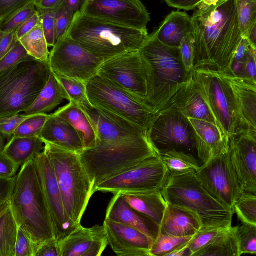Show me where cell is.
Wrapping results in <instances>:
<instances>
[{"instance_id":"6da1fadb","label":"cell","mask_w":256,"mask_h":256,"mask_svg":"<svg viewBox=\"0 0 256 256\" xmlns=\"http://www.w3.org/2000/svg\"><path fill=\"white\" fill-rule=\"evenodd\" d=\"M191 18L194 68L231 73L242 36L235 0H202Z\"/></svg>"},{"instance_id":"7a4b0ae2","label":"cell","mask_w":256,"mask_h":256,"mask_svg":"<svg viewBox=\"0 0 256 256\" xmlns=\"http://www.w3.org/2000/svg\"><path fill=\"white\" fill-rule=\"evenodd\" d=\"M148 86L146 102L158 112L174 94L189 80L180 49L160 42L154 32L139 50Z\"/></svg>"},{"instance_id":"3957f363","label":"cell","mask_w":256,"mask_h":256,"mask_svg":"<svg viewBox=\"0 0 256 256\" xmlns=\"http://www.w3.org/2000/svg\"><path fill=\"white\" fill-rule=\"evenodd\" d=\"M9 200L18 226L26 228L38 246L55 238L40 176L33 158L22 166Z\"/></svg>"},{"instance_id":"277c9868","label":"cell","mask_w":256,"mask_h":256,"mask_svg":"<svg viewBox=\"0 0 256 256\" xmlns=\"http://www.w3.org/2000/svg\"><path fill=\"white\" fill-rule=\"evenodd\" d=\"M159 153L152 144L148 132L122 139L96 142L93 148L80 154L94 189L104 180Z\"/></svg>"},{"instance_id":"5b68a950","label":"cell","mask_w":256,"mask_h":256,"mask_svg":"<svg viewBox=\"0 0 256 256\" xmlns=\"http://www.w3.org/2000/svg\"><path fill=\"white\" fill-rule=\"evenodd\" d=\"M94 56L105 60L142 47L148 31L116 24L74 12L66 33Z\"/></svg>"},{"instance_id":"8992f818","label":"cell","mask_w":256,"mask_h":256,"mask_svg":"<svg viewBox=\"0 0 256 256\" xmlns=\"http://www.w3.org/2000/svg\"><path fill=\"white\" fill-rule=\"evenodd\" d=\"M51 70L48 62L29 56L0 72V118L23 112L46 84Z\"/></svg>"},{"instance_id":"52a82bcc","label":"cell","mask_w":256,"mask_h":256,"mask_svg":"<svg viewBox=\"0 0 256 256\" xmlns=\"http://www.w3.org/2000/svg\"><path fill=\"white\" fill-rule=\"evenodd\" d=\"M44 152L54 169L66 213L74 226L80 224L93 193L79 154L44 142Z\"/></svg>"},{"instance_id":"ba28073f","label":"cell","mask_w":256,"mask_h":256,"mask_svg":"<svg viewBox=\"0 0 256 256\" xmlns=\"http://www.w3.org/2000/svg\"><path fill=\"white\" fill-rule=\"evenodd\" d=\"M161 192L167 204L196 214L202 222V228L232 225L234 212L208 193L195 172L170 174Z\"/></svg>"},{"instance_id":"9c48e42d","label":"cell","mask_w":256,"mask_h":256,"mask_svg":"<svg viewBox=\"0 0 256 256\" xmlns=\"http://www.w3.org/2000/svg\"><path fill=\"white\" fill-rule=\"evenodd\" d=\"M192 75L218 126L228 138L250 130L226 72L198 68L194 69Z\"/></svg>"},{"instance_id":"30bf717a","label":"cell","mask_w":256,"mask_h":256,"mask_svg":"<svg viewBox=\"0 0 256 256\" xmlns=\"http://www.w3.org/2000/svg\"><path fill=\"white\" fill-rule=\"evenodd\" d=\"M86 88L92 106L109 111L148 131L158 114L145 100L98 74L86 82Z\"/></svg>"},{"instance_id":"8fae6325","label":"cell","mask_w":256,"mask_h":256,"mask_svg":"<svg viewBox=\"0 0 256 256\" xmlns=\"http://www.w3.org/2000/svg\"><path fill=\"white\" fill-rule=\"evenodd\" d=\"M170 176L160 156L152 157L101 182L94 193L161 190Z\"/></svg>"},{"instance_id":"7c38bea8","label":"cell","mask_w":256,"mask_h":256,"mask_svg":"<svg viewBox=\"0 0 256 256\" xmlns=\"http://www.w3.org/2000/svg\"><path fill=\"white\" fill-rule=\"evenodd\" d=\"M148 133L160 154L176 150L196 155L192 126L188 118L176 110H160Z\"/></svg>"},{"instance_id":"4fadbf2b","label":"cell","mask_w":256,"mask_h":256,"mask_svg":"<svg viewBox=\"0 0 256 256\" xmlns=\"http://www.w3.org/2000/svg\"><path fill=\"white\" fill-rule=\"evenodd\" d=\"M104 61L66 34L52 46L48 64L55 74L86 82L97 74Z\"/></svg>"},{"instance_id":"5bb4252c","label":"cell","mask_w":256,"mask_h":256,"mask_svg":"<svg viewBox=\"0 0 256 256\" xmlns=\"http://www.w3.org/2000/svg\"><path fill=\"white\" fill-rule=\"evenodd\" d=\"M195 174L212 197L234 212V206L244 191L232 163L229 152L203 163Z\"/></svg>"},{"instance_id":"9a60e30c","label":"cell","mask_w":256,"mask_h":256,"mask_svg":"<svg viewBox=\"0 0 256 256\" xmlns=\"http://www.w3.org/2000/svg\"><path fill=\"white\" fill-rule=\"evenodd\" d=\"M97 74L146 102L147 81L139 50L126 52L104 60Z\"/></svg>"},{"instance_id":"2e32d148","label":"cell","mask_w":256,"mask_h":256,"mask_svg":"<svg viewBox=\"0 0 256 256\" xmlns=\"http://www.w3.org/2000/svg\"><path fill=\"white\" fill-rule=\"evenodd\" d=\"M80 12L116 24L148 31L150 20L140 0H85Z\"/></svg>"},{"instance_id":"e0dca14e","label":"cell","mask_w":256,"mask_h":256,"mask_svg":"<svg viewBox=\"0 0 256 256\" xmlns=\"http://www.w3.org/2000/svg\"><path fill=\"white\" fill-rule=\"evenodd\" d=\"M33 159L38 170L48 206L55 239L60 241L76 227L68 216L56 178L44 150Z\"/></svg>"},{"instance_id":"ac0fdd59","label":"cell","mask_w":256,"mask_h":256,"mask_svg":"<svg viewBox=\"0 0 256 256\" xmlns=\"http://www.w3.org/2000/svg\"><path fill=\"white\" fill-rule=\"evenodd\" d=\"M229 154L244 191L256 194V132L230 138Z\"/></svg>"},{"instance_id":"d6986e66","label":"cell","mask_w":256,"mask_h":256,"mask_svg":"<svg viewBox=\"0 0 256 256\" xmlns=\"http://www.w3.org/2000/svg\"><path fill=\"white\" fill-rule=\"evenodd\" d=\"M88 116L96 136L97 142L122 139L148 130L116 114L90 105L80 106Z\"/></svg>"},{"instance_id":"ffe728a7","label":"cell","mask_w":256,"mask_h":256,"mask_svg":"<svg viewBox=\"0 0 256 256\" xmlns=\"http://www.w3.org/2000/svg\"><path fill=\"white\" fill-rule=\"evenodd\" d=\"M60 256H100L108 244L104 226H77L58 242Z\"/></svg>"},{"instance_id":"44dd1931","label":"cell","mask_w":256,"mask_h":256,"mask_svg":"<svg viewBox=\"0 0 256 256\" xmlns=\"http://www.w3.org/2000/svg\"><path fill=\"white\" fill-rule=\"evenodd\" d=\"M108 244L118 256H150L152 240L138 230L127 225L104 220L103 224Z\"/></svg>"},{"instance_id":"7402d4cb","label":"cell","mask_w":256,"mask_h":256,"mask_svg":"<svg viewBox=\"0 0 256 256\" xmlns=\"http://www.w3.org/2000/svg\"><path fill=\"white\" fill-rule=\"evenodd\" d=\"M164 109H172L179 112L187 118L205 120L219 128L192 74L187 82L174 94L161 110Z\"/></svg>"},{"instance_id":"603a6c76","label":"cell","mask_w":256,"mask_h":256,"mask_svg":"<svg viewBox=\"0 0 256 256\" xmlns=\"http://www.w3.org/2000/svg\"><path fill=\"white\" fill-rule=\"evenodd\" d=\"M194 130L196 155L203 163L229 152L230 139L213 124L188 118Z\"/></svg>"},{"instance_id":"cb8c5ba5","label":"cell","mask_w":256,"mask_h":256,"mask_svg":"<svg viewBox=\"0 0 256 256\" xmlns=\"http://www.w3.org/2000/svg\"><path fill=\"white\" fill-rule=\"evenodd\" d=\"M105 218L138 230L146 235L152 243L160 232L159 226L154 220L130 206L119 192L114 194L108 207Z\"/></svg>"},{"instance_id":"d4e9b609","label":"cell","mask_w":256,"mask_h":256,"mask_svg":"<svg viewBox=\"0 0 256 256\" xmlns=\"http://www.w3.org/2000/svg\"><path fill=\"white\" fill-rule=\"evenodd\" d=\"M39 136L43 142L78 154L84 150L82 140L76 130L64 119L53 114H50Z\"/></svg>"},{"instance_id":"484cf974","label":"cell","mask_w":256,"mask_h":256,"mask_svg":"<svg viewBox=\"0 0 256 256\" xmlns=\"http://www.w3.org/2000/svg\"><path fill=\"white\" fill-rule=\"evenodd\" d=\"M202 228V222L196 214L167 204L159 232L175 236H190L197 234Z\"/></svg>"},{"instance_id":"4316f807","label":"cell","mask_w":256,"mask_h":256,"mask_svg":"<svg viewBox=\"0 0 256 256\" xmlns=\"http://www.w3.org/2000/svg\"><path fill=\"white\" fill-rule=\"evenodd\" d=\"M226 74L244 120L250 130L256 132V82Z\"/></svg>"},{"instance_id":"83f0119b","label":"cell","mask_w":256,"mask_h":256,"mask_svg":"<svg viewBox=\"0 0 256 256\" xmlns=\"http://www.w3.org/2000/svg\"><path fill=\"white\" fill-rule=\"evenodd\" d=\"M119 193L130 206L150 218L160 228L167 206L161 190Z\"/></svg>"},{"instance_id":"f1b7e54d","label":"cell","mask_w":256,"mask_h":256,"mask_svg":"<svg viewBox=\"0 0 256 256\" xmlns=\"http://www.w3.org/2000/svg\"><path fill=\"white\" fill-rule=\"evenodd\" d=\"M192 31L191 18L186 12L178 10L167 16L154 32L162 44L180 48L182 40Z\"/></svg>"},{"instance_id":"f546056e","label":"cell","mask_w":256,"mask_h":256,"mask_svg":"<svg viewBox=\"0 0 256 256\" xmlns=\"http://www.w3.org/2000/svg\"><path fill=\"white\" fill-rule=\"evenodd\" d=\"M53 114L64 119L76 130L82 140L84 150L94 146L96 133L88 116L78 106L69 102Z\"/></svg>"},{"instance_id":"4dcf8cb0","label":"cell","mask_w":256,"mask_h":256,"mask_svg":"<svg viewBox=\"0 0 256 256\" xmlns=\"http://www.w3.org/2000/svg\"><path fill=\"white\" fill-rule=\"evenodd\" d=\"M64 100L70 101V98L51 72L46 84L36 100L23 112L26 115L47 114L62 103Z\"/></svg>"},{"instance_id":"1f68e13d","label":"cell","mask_w":256,"mask_h":256,"mask_svg":"<svg viewBox=\"0 0 256 256\" xmlns=\"http://www.w3.org/2000/svg\"><path fill=\"white\" fill-rule=\"evenodd\" d=\"M44 144L40 136H12L6 144L3 152L18 166H22L42 152Z\"/></svg>"},{"instance_id":"d6a6232c","label":"cell","mask_w":256,"mask_h":256,"mask_svg":"<svg viewBox=\"0 0 256 256\" xmlns=\"http://www.w3.org/2000/svg\"><path fill=\"white\" fill-rule=\"evenodd\" d=\"M18 230L8 200L0 207V256H15Z\"/></svg>"},{"instance_id":"836d02e7","label":"cell","mask_w":256,"mask_h":256,"mask_svg":"<svg viewBox=\"0 0 256 256\" xmlns=\"http://www.w3.org/2000/svg\"><path fill=\"white\" fill-rule=\"evenodd\" d=\"M196 256H240L235 226L220 233Z\"/></svg>"},{"instance_id":"e575fe53","label":"cell","mask_w":256,"mask_h":256,"mask_svg":"<svg viewBox=\"0 0 256 256\" xmlns=\"http://www.w3.org/2000/svg\"><path fill=\"white\" fill-rule=\"evenodd\" d=\"M160 156L170 175L196 172L200 168L196 156L190 154L172 150L160 154Z\"/></svg>"},{"instance_id":"d590c367","label":"cell","mask_w":256,"mask_h":256,"mask_svg":"<svg viewBox=\"0 0 256 256\" xmlns=\"http://www.w3.org/2000/svg\"><path fill=\"white\" fill-rule=\"evenodd\" d=\"M18 41L30 56L38 60L48 62V46L40 23Z\"/></svg>"},{"instance_id":"8d00e7d4","label":"cell","mask_w":256,"mask_h":256,"mask_svg":"<svg viewBox=\"0 0 256 256\" xmlns=\"http://www.w3.org/2000/svg\"><path fill=\"white\" fill-rule=\"evenodd\" d=\"M54 75L68 94L69 102H72L78 106H88L92 105L87 95L86 82L64 76Z\"/></svg>"},{"instance_id":"74e56055","label":"cell","mask_w":256,"mask_h":256,"mask_svg":"<svg viewBox=\"0 0 256 256\" xmlns=\"http://www.w3.org/2000/svg\"><path fill=\"white\" fill-rule=\"evenodd\" d=\"M195 235L180 237L159 232L150 246L149 256H168L178 248L190 242Z\"/></svg>"},{"instance_id":"f35d334b","label":"cell","mask_w":256,"mask_h":256,"mask_svg":"<svg viewBox=\"0 0 256 256\" xmlns=\"http://www.w3.org/2000/svg\"><path fill=\"white\" fill-rule=\"evenodd\" d=\"M242 223L256 226V194L244 192L234 206Z\"/></svg>"},{"instance_id":"ab89813d","label":"cell","mask_w":256,"mask_h":256,"mask_svg":"<svg viewBox=\"0 0 256 256\" xmlns=\"http://www.w3.org/2000/svg\"><path fill=\"white\" fill-rule=\"evenodd\" d=\"M240 30L242 38L256 22V0H235Z\"/></svg>"},{"instance_id":"60d3db41","label":"cell","mask_w":256,"mask_h":256,"mask_svg":"<svg viewBox=\"0 0 256 256\" xmlns=\"http://www.w3.org/2000/svg\"><path fill=\"white\" fill-rule=\"evenodd\" d=\"M240 256L256 254V226L242 223L236 226Z\"/></svg>"},{"instance_id":"b9f144b4","label":"cell","mask_w":256,"mask_h":256,"mask_svg":"<svg viewBox=\"0 0 256 256\" xmlns=\"http://www.w3.org/2000/svg\"><path fill=\"white\" fill-rule=\"evenodd\" d=\"M231 226L201 228L190 242V256H196L200 252L208 246L218 235Z\"/></svg>"},{"instance_id":"7bdbcfd3","label":"cell","mask_w":256,"mask_h":256,"mask_svg":"<svg viewBox=\"0 0 256 256\" xmlns=\"http://www.w3.org/2000/svg\"><path fill=\"white\" fill-rule=\"evenodd\" d=\"M50 116L47 114H38L21 124L15 130L14 136H39L45 123Z\"/></svg>"},{"instance_id":"ee69618b","label":"cell","mask_w":256,"mask_h":256,"mask_svg":"<svg viewBox=\"0 0 256 256\" xmlns=\"http://www.w3.org/2000/svg\"><path fill=\"white\" fill-rule=\"evenodd\" d=\"M37 12L34 4H32L0 22V32L15 31Z\"/></svg>"},{"instance_id":"f6af8a7d","label":"cell","mask_w":256,"mask_h":256,"mask_svg":"<svg viewBox=\"0 0 256 256\" xmlns=\"http://www.w3.org/2000/svg\"><path fill=\"white\" fill-rule=\"evenodd\" d=\"M38 245L26 228L18 226L15 245V256H36Z\"/></svg>"},{"instance_id":"bcb514c9","label":"cell","mask_w":256,"mask_h":256,"mask_svg":"<svg viewBox=\"0 0 256 256\" xmlns=\"http://www.w3.org/2000/svg\"><path fill=\"white\" fill-rule=\"evenodd\" d=\"M56 42L64 36L72 22L74 12L62 4L54 11Z\"/></svg>"},{"instance_id":"7dc6e473","label":"cell","mask_w":256,"mask_h":256,"mask_svg":"<svg viewBox=\"0 0 256 256\" xmlns=\"http://www.w3.org/2000/svg\"><path fill=\"white\" fill-rule=\"evenodd\" d=\"M179 48L185 70L189 73L192 72L194 68V38L192 32L184 37Z\"/></svg>"},{"instance_id":"c3c4849f","label":"cell","mask_w":256,"mask_h":256,"mask_svg":"<svg viewBox=\"0 0 256 256\" xmlns=\"http://www.w3.org/2000/svg\"><path fill=\"white\" fill-rule=\"evenodd\" d=\"M36 114L26 115L18 114L0 118V134L8 140L14 136L15 130L21 124Z\"/></svg>"},{"instance_id":"681fc988","label":"cell","mask_w":256,"mask_h":256,"mask_svg":"<svg viewBox=\"0 0 256 256\" xmlns=\"http://www.w3.org/2000/svg\"><path fill=\"white\" fill-rule=\"evenodd\" d=\"M38 12L39 13L41 26L48 46L52 47L56 43L54 11Z\"/></svg>"},{"instance_id":"f907efd6","label":"cell","mask_w":256,"mask_h":256,"mask_svg":"<svg viewBox=\"0 0 256 256\" xmlns=\"http://www.w3.org/2000/svg\"><path fill=\"white\" fill-rule=\"evenodd\" d=\"M29 56L24 46L18 40L12 48L0 58V72Z\"/></svg>"},{"instance_id":"816d5d0a","label":"cell","mask_w":256,"mask_h":256,"mask_svg":"<svg viewBox=\"0 0 256 256\" xmlns=\"http://www.w3.org/2000/svg\"><path fill=\"white\" fill-rule=\"evenodd\" d=\"M250 47L246 39L242 38L232 58L230 74L242 77L243 65L249 52Z\"/></svg>"},{"instance_id":"f5cc1de1","label":"cell","mask_w":256,"mask_h":256,"mask_svg":"<svg viewBox=\"0 0 256 256\" xmlns=\"http://www.w3.org/2000/svg\"><path fill=\"white\" fill-rule=\"evenodd\" d=\"M38 0H0V22Z\"/></svg>"},{"instance_id":"db71d44e","label":"cell","mask_w":256,"mask_h":256,"mask_svg":"<svg viewBox=\"0 0 256 256\" xmlns=\"http://www.w3.org/2000/svg\"><path fill=\"white\" fill-rule=\"evenodd\" d=\"M256 49L250 46L249 52L243 65L242 77L256 82Z\"/></svg>"},{"instance_id":"11a10c76","label":"cell","mask_w":256,"mask_h":256,"mask_svg":"<svg viewBox=\"0 0 256 256\" xmlns=\"http://www.w3.org/2000/svg\"><path fill=\"white\" fill-rule=\"evenodd\" d=\"M20 166L15 164L3 152L0 153V178H10L16 176Z\"/></svg>"},{"instance_id":"9f6ffc18","label":"cell","mask_w":256,"mask_h":256,"mask_svg":"<svg viewBox=\"0 0 256 256\" xmlns=\"http://www.w3.org/2000/svg\"><path fill=\"white\" fill-rule=\"evenodd\" d=\"M36 256H60L58 242L54 238L38 245Z\"/></svg>"},{"instance_id":"6f0895ef","label":"cell","mask_w":256,"mask_h":256,"mask_svg":"<svg viewBox=\"0 0 256 256\" xmlns=\"http://www.w3.org/2000/svg\"><path fill=\"white\" fill-rule=\"evenodd\" d=\"M40 23V15L37 10L33 16L15 30V35L17 40H18L30 32Z\"/></svg>"},{"instance_id":"680465c9","label":"cell","mask_w":256,"mask_h":256,"mask_svg":"<svg viewBox=\"0 0 256 256\" xmlns=\"http://www.w3.org/2000/svg\"><path fill=\"white\" fill-rule=\"evenodd\" d=\"M16 176L10 178H0V207L10 198Z\"/></svg>"},{"instance_id":"91938a15","label":"cell","mask_w":256,"mask_h":256,"mask_svg":"<svg viewBox=\"0 0 256 256\" xmlns=\"http://www.w3.org/2000/svg\"><path fill=\"white\" fill-rule=\"evenodd\" d=\"M18 40L15 31L4 33L0 32V58L12 48Z\"/></svg>"},{"instance_id":"94428289","label":"cell","mask_w":256,"mask_h":256,"mask_svg":"<svg viewBox=\"0 0 256 256\" xmlns=\"http://www.w3.org/2000/svg\"><path fill=\"white\" fill-rule=\"evenodd\" d=\"M202 0H164L171 7L184 10H194Z\"/></svg>"},{"instance_id":"6125c7cd","label":"cell","mask_w":256,"mask_h":256,"mask_svg":"<svg viewBox=\"0 0 256 256\" xmlns=\"http://www.w3.org/2000/svg\"><path fill=\"white\" fill-rule=\"evenodd\" d=\"M64 0H38L34 3L36 10L54 11Z\"/></svg>"},{"instance_id":"be15d7a7","label":"cell","mask_w":256,"mask_h":256,"mask_svg":"<svg viewBox=\"0 0 256 256\" xmlns=\"http://www.w3.org/2000/svg\"><path fill=\"white\" fill-rule=\"evenodd\" d=\"M190 242L178 248L174 251L170 253L168 256H190L189 250V244Z\"/></svg>"},{"instance_id":"e7e4bbea","label":"cell","mask_w":256,"mask_h":256,"mask_svg":"<svg viewBox=\"0 0 256 256\" xmlns=\"http://www.w3.org/2000/svg\"><path fill=\"white\" fill-rule=\"evenodd\" d=\"M85 0H64V4L70 10L76 12L80 10Z\"/></svg>"},{"instance_id":"03108f58","label":"cell","mask_w":256,"mask_h":256,"mask_svg":"<svg viewBox=\"0 0 256 256\" xmlns=\"http://www.w3.org/2000/svg\"><path fill=\"white\" fill-rule=\"evenodd\" d=\"M245 38L252 47L256 49V22L250 27Z\"/></svg>"},{"instance_id":"003e7915","label":"cell","mask_w":256,"mask_h":256,"mask_svg":"<svg viewBox=\"0 0 256 256\" xmlns=\"http://www.w3.org/2000/svg\"><path fill=\"white\" fill-rule=\"evenodd\" d=\"M5 145V138L0 134V153L3 152Z\"/></svg>"}]
</instances>
